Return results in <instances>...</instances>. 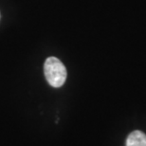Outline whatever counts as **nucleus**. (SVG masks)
Listing matches in <instances>:
<instances>
[{
  "instance_id": "nucleus-2",
  "label": "nucleus",
  "mask_w": 146,
  "mask_h": 146,
  "mask_svg": "<svg viewBox=\"0 0 146 146\" xmlns=\"http://www.w3.org/2000/svg\"><path fill=\"white\" fill-rule=\"evenodd\" d=\"M126 146H146V135L139 130L134 131L128 136Z\"/></svg>"
},
{
  "instance_id": "nucleus-1",
  "label": "nucleus",
  "mask_w": 146,
  "mask_h": 146,
  "mask_svg": "<svg viewBox=\"0 0 146 146\" xmlns=\"http://www.w3.org/2000/svg\"><path fill=\"white\" fill-rule=\"evenodd\" d=\"M46 81L53 87H61L66 80V69L56 57H48L44 65Z\"/></svg>"
}]
</instances>
